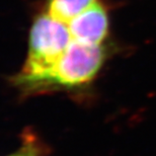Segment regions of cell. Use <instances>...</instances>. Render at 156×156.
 <instances>
[{"mask_svg": "<svg viewBox=\"0 0 156 156\" xmlns=\"http://www.w3.org/2000/svg\"><path fill=\"white\" fill-rule=\"evenodd\" d=\"M72 40L66 23L56 20L45 10L41 11L30 27L27 57L15 83L23 90L34 91Z\"/></svg>", "mask_w": 156, "mask_h": 156, "instance_id": "cell-1", "label": "cell"}, {"mask_svg": "<svg viewBox=\"0 0 156 156\" xmlns=\"http://www.w3.org/2000/svg\"><path fill=\"white\" fill-rule=\"evenodd\" d=\"M107 53L102 45L72 40L65 52L34 91L46 88H77L91 82L105 63Z\"/></svg>", "mask_w": 156, "mask_h": 156, "instance_id": "cell-2", "label": "cell"}, {"mask_svg": "<svg viewBox=\"0 0 156 156\" xmlns=\"http://www.w3.org/2000/svg\"><path fill=\"white\" fill-rule=\"evenodd\" d=\"M72 39L91 45H101L108 38L110 21L107 7L101 1L95 2L67 23Z\"/></svg>", "mask_w": 156, "mask_h": 156, "instance_id": "cell-3", "label": "cell"}, {"mask_svg": "<svg viewBox=\"0 0 156 156\" xmlns=\"http://www.w3.org/2000/svg\"><path fill=\"white\" fill-rule=\"evenodd\" d=\"M98 1L101 0H46L44 10L56 20L67 23Z\"/></svg>", "mask_w": 156, "mask_h": 156, "instance_id": "cell-4", "label": "cell"}, {"mask_svg": "<svg viewBox=\"0 0 156 156\" xmlns=\"http://www.w3.org/2000/svg\"><path fill=\"white\" fill-rule=\"evenodd\" d=\"M47 154L44 145L40 142L35 134L26 132L23 137L21 146L13 153L7 156H43Z\"/></svg>", "mask_w": 156, "mask_h": 156, "instance_id": "cell-5", "label": "cell"}, {"mask_svg": "<svg viewBox=\"0 0 156 156\" xmlns=\"http://www.w3.org/2000/svg\"><path fill=\"white\" fill-rule=\"evenodd\" d=\"M43 156H48V155H47V154H45V155H43Z\"/></svg>", "mask_w": 156, "mask_h": 156, "instance_id": "cell-6", "label": "cell"}]
</instances>
